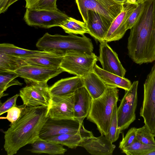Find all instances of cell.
Returning <instances> with one entry per match:
<instances>
[{
    "label": "cell",
    "instance_id": "cell-5",
    "mask_svg": "<svg viewBox=\"0 0 155 155\" xmlns=\"http://www.w3.org/2000/svg\"><path fill=\"white\" fill-rule=\"evenodd\" d=\"M84 21L87 20L88 11L98 13L111 23L122 10L124 3L114 0H75Z\"/></svg>",
    "mask_w": 155,
    "mask_h": 155
},
{
    "label": "cell",
    "instance_id": "cell-28",
    "mask_svg": "<svg viewBox=\"0 0 155 155\" xmlns=\"http://www.w3.org/2000/svg\"><path fill=\"white\" fill-rule=\"evenodd\" d=\"M122 150L123 153L127 155H148L155 150V145L142 143L136 138L131 145Z\"/></svg>",
    "mask_w": 155,
    "mask_h": 155
},
{
    "label": "cell",
    "instance_id": "cell-17",
    "mask_svg": "<svg viewBox=\"0 0 155 155\" xmlns=\"http://www.w3.org/2000/svg\"><path fill=\"white\" fill-rule=\"evenodd\" d=\"M88 34L100 43L105 41V39L111 23L98 13L89 10L85 23Z\"/></svg>",
    "mask_w": 155,
    "mask_h": 155
},
{
    "label": "cell",
    "instance_id": "cell-4",
    "mask_svg": "<svg viewBox=\"0 0 155 155\" xmlns=\"http://www.w3.org/2000/svg\"><path fill=\"white\" fill-rule=\"evenodd\" d=\"M118 92L117 87L107 85L101 96L92 99L87 120L96 125L102 135L106 136L108 133L114 107L118 101Z\"/></svg>",
    "mask_w": 155,
    "mask_h": 155
},
{
    "label": "cell",
    "instance_id": "cell-3",
    "mask_svg": "<svg viewBox=\"0 0 155 155\" xmlns=\"http://www.w3.org/2000/svg\"><path fill=\"white\" fill-rule=\"evenodd\" d=\"M36 45L41 51L63 56L72 51L88 54L93 52L91 40L84 35L80 37L72 34L64 35L46 33L39 39Z\"/></svg>",
    "mask_w": 155,
    "mask_h": 155
},
{
    "label": "cell",
    "instance_id": "cell-25",
    "mask_svg": "<svg viewBox=\"0 0 155 155\" xmlns=\"http://www.w3.org/2000/svg\"><path fill=\"white\" fill-rule=\"evenodd\" d=\"M0 52L22 58L31 55L46 54L50 52L31 50L18 47L12 44L3 43L0 44Z\"/></svg>",
    "mask_w": 155,
    "mask_h": 155
},
{
    "label": "cell",
    "instance_id": "cell-2",
    "mask_svg": "<svg viewBox=\"0 0 155 155\" xmlns=\"http://www.w3.org/2000/svg\"><path fill=\"white\" fill-rule=\"evenodd\" d=\"M48 106H25L18 119L4 134V148L8 155L16 154L21 148L38 138L48 118Z\"/></svg>",
    "mask_w": 155,
    "mask_h": 155
},
{
    "label": "cell",
    "instance_id": "cell-11",
    "mask_svg": "<svg viewBox=\"0 0 155 155\" xmlns=\"http://www.w3.org/2000/svg\"><path fill=\"white\" fill-rule=\"evenodd\" d=\"M82 124L74 118L56 120L48 117L41 130L39 137L42 139L46 140L65 134H80Z\"/></svg>",
    "mask_w": 155,
    "mask_h": 155
},
{
    "label": "cell",
    "instance_id": "cell-15",
    "mask_svg": "<svg viewBox=\"0 0 155 155\" xmlns=\"http://www.w3.org/2000/svg\"><path fill=\"white\" fill-rule=\"evenodd\" d=\"M138 5L124 2L121 12L111 23L105 39L108 43L118 41L122 38L127 30L126 23L127 19Z\"/></svg>",
    "mask_w": 155,
    "mask_h": 155
},
{
    "label": "cell",
    "instance_id": "cell-16",
    "mask_svg": "<svg viewBox=\"0 0 155 155\" xmlns=\"http://www.w3.org/2000/svg\"><path fill=\"white\" fill-rule=\"evenodd\" d=\"M78 146L94 155H111L116 147L105 136L102 135L98 137L93 136L82 139Z\"/></svg>",
    "mask_w": 155,
    "mask_h": 155
},
{
    "label": "cell",
    "instance_id": "cell-22",
    "mask_svg": "<svg viewBox=\"0 0 155 155\" xmlns=\"http://www.w3.org/2000/svg\"><path fill=\"white\" fill-rule=\"evenodd\" d=\"M82 78L84 87L92 99H96L101 96L107 88V85L93 70Z\"/></svg>",
    "mask_w": 155,
    "mask_h": 155
},
{
    "label": "cell",
    "instance_id": "cell-27",
    "mask_svg": "<svg viewBox=\"0 0 155 155\" xmlns=\"http://www.w3.org/2000/svg\"><path fill=\"white\" fill-rule=\"evenodd\" d=\"M65 32L68 34L81 35L88 33L86 23L71 17L69 18L60 26Z\"/></svg>",
    "mask_w": 155,
    "mask_h": 155
},
{
    "label": "cell",
    "instance_id": "cell-8",
    "mask_svg": "<svg viewBox=\"0 0 155 155\" xmlns=\"http://www.w3.org/2000/svg\"><path fill=\"white\" fill-rule=\"evenodd\" d=\"M143 99L140 114L145 125L153 134L155 130V63L143 85Z\"/></svg>",
    "mask_w": 155,
    "mask_h": 155
},
{
    "label": "cell",
    "instance_id": "cell-14",
    "mask_svg": "<svg viewBox=\"0 0 155 155\" xmlns=\"http://www.w3.org/2000/svg\"><path fill=\"white\" fill-rule=\"evenodd\" d=\"M74 94L65 96H51L48 117L56 120L74 118Z\"/></svg>",
    "mask_w": 155,
    "mask_h": 155
},
{
    "label": "cell",
    "instance_id": "cell-33",
    "mask_svg": "<svg viewBox=\"0 0 155 155\" xmlns=\"http://www.w3.org/2000/svg\"><path fill=\"white\" fill-rule=\"evenodd\" d=\"M25 106L23 104L21 106L13 107L7 111L6 117H1L0 119L7 120L11 122L9 125L13 124L19 118L23 108Z\"/></svg>",
    "mask_w": 155,
    "mask_h": 155
},
{
    "label": "cell",
    "instance_id": "cell-19",
    "mask_svg": "<svg viewBox=\"0 0 155 155\" xmlns=\"http://www.w3.org/2000/svg\"><path fill=\"white\" fill-rule=\"evenodd\" d=\"M83 86L82 77L76 76L60 79L49 87V89L51 96H65L73 95Z\"/></svg>",
    "mask_w": 155,
    "mask_h": 155
},
{
    "label": "cell",
    "instance_id": "cell-40",
    "mask_svg": "<svg viewBox=\"0 0 155 155\" xmlns=\"http://www.w3.org/2000/svg\"><path fill=\"white\" fill-rule=\"evenodd\" d=\"M18 0H9L6 7V11L7 10L9 6H10L13 4Z\"/></svg>",
    "mask_w": 155,
    "mask_h": 155
},
{
    "label": "cell",
    "instance_id": "cell-12",
    "mask_svg": "<svg viewBox=\"0 0 155 155\" xmlns=\"http://www.w3.org/2000/svg\"><path fill=\"white\" fill-rule=\"evenodd\" d=\"M63 72L60 68H54L28 64L19 68L14 73L23 78L26 84L31 82L45 83Z\"/></svg>",
    "mask_w": 155,
    "mask_h": 155
},
{
    "label": "cell",
    "instance_id": "cell-36",
    "mask_svg": "<svg viewBox=\"0 0 155 155\" xmlns=\"http://www.w3.org/2000/svg\"><path fill=\"white\" fill-rule=\"evenodd\" d=\"M19 94H17L7 100L3 104L0 103V115H1L13 107L17 105L16 101Z\"/></svg>",
    "mask_w": 155,
    "mask_h": 155
},
{
    "label": "cell",
    "instance_id": "cell-41",
    "mask_svg": "<svg viewBox=\"0 0 155 155\" xmlns=\"http://www.w3.org/2000/svg\"><path fill=\"white\" fill-rule=\"evenodd\" d=\"M117 2H121V3H124V2H126V0H114Z\"/></svg>",
    "mask_w": 155,
    "mask_h": 155
},
{
    "label": "cell",
    "instance_id": "cell-42",
    "mask_svg": "<svg viewBox=\"0 0 155 155\" xmlns=\"http://www.w3.org/2000/svg\"><path fill=\"white\" fill-rule=\"evenodd\" d=\"M148 155H155V150L149 153Z\"/></svg>",
    "mask_w": 155,
    "mask_h": 155
},
{
    "label": "cell",
    "instance_id": "cell-32",
    "mask_svg": "<svg viewBox=\"0 0 155 155\" xmlns=\"http://www.w3.org/2000/svg\"><path fill=\"white\" fill-rule=\"evenodd\" d=\"M144 5L143 1L138 4L136 8L134 10L126 23V29L127 31L130 29L139 18L142 11Z\"/></svg>",
    "mask_w": 155,
    "mask_h": 155
},
{
    "label": "cell",
    "instance_id": "cell-10",
    "mask_svg": "<svg viewBox=\"0 0 155 155\" xmlns=\"http://www.w3.org/2000/svg\"><path fill=\"white\" fill-rule=\"evenodd\" d=\"M20 90L19 96L23 104L27 106H49L51 100L47 83L31 82Z\"/></svg>",
    "mask_w": 155,
    "mask_h": 155
},
{
    "label": "cell",
    "instance_id": "cell-13",
    "mask_svg": "<svg viewBox=\"0 0 155 155\" xmlns=\"http://www.w3.org/2000/svg\"><path fill=\"white\" fill-rule=\"evenodd\" d=\"M99 52L98 60L104 70L125 78L126 71L120 61L117 54L107 42L104 41L100 43Z\"/></svg>",
    "mask_w": 155,
    "mask_h": 155
},
{
    "label": "cell",
    "instance_id": "cell-23",
    "mask_svg": "<svg viewBox=\"0 0 155 155\" xmlns=\"http://www.w3.org/2000/svg\"><path fill=\"white\" fill-rule=\"evenodd\" d=\"M32 148L28 150L32 153L50 155H63L67 151L63 145L40 137L31 144Z\"/></svg>",
    "mask_w": 155,
    "mask_h": 155
},
{
    "label": "cell",
    "instance_id": "cell-6",
    "mask_svg": "<svg viewBox=\"0 0 155 155\" xmlns=\"http://www.w3.org/2000/svg\"><path fill=\"white\" fill-rule=\"evenodd\" d=\"M97 61L98 57L93 52L72 51L64 56L60 68L64 71L82 77L93 70Z\"/></svg>",
    "mask_w": 155,
    "mask_h": 155
},
{
    "label": "cell",
    "instance_id": "cell-20",
    "mask_svg": "<svg viewBox=\"0 0 155 155\" xmlns=\"http://www.w3.org/2000/svg\"><path fill=\"white\" fill-rule=\"evenodd\" d=\"M63 56L49 52L44 54L31 55L21 58L28 64L58 68H60Z\"/></svg>",
    "mask_w": 155,
    "mask_h": 155
},
{
    "label": "cell",
    "instance_id": "cell-1",
    "mask_svg": "<svg viewBox=\"0 0 155 155\" xmlns=\"http://www.w3.org/2000/svg\"><path fill=\"white\" fill-rule=\"evenodd\" d=\"M137 21L130 29L127 48L129 57L141 65L155 61V0H143Z\"/></svg>",
    "mask_w": 155,
    "mask_h": 155
},
{
    "label": "cell",
    "instance_id": "cell-30",
    "mask_svg": "<svg viewBox=\"0 0 155 155\" xmlns=\"http://www.w3.org/2000/svg\"><path fill=\"white\" fill-rule=\"evenodd\" d=\"M117 103L114 105L109 125L108 133L105 137L112 143L118 139L121 133L118 127Z\"/></svg>",
    "mask_w": 155,
    "mask_h": 155
},
{
    "label": "cell",
    "instance_id": "cell-38",
    "mask_svg": "<svg viewBox=\"0 0 155 155\" xmlns=\"http://www.w3.org/2000/svg\"><path fill=\"white\" fill-rule=\"evenodd\" d=\"M26 2L25 8H31L39 0H25Z\"/></svg>",
    "mask_w": 155,
    "mask_h": 155
},
{
    "label": "cell",
    "instance_id": "cell-43",
    "mask_svg": "<svg viewBox=\"0 0 155 155\" xmlns=\"http://www.w3.org/2000/svg\"><path fill=\"white\" fill-rule=\"evenodd\" d=\"M153 134H154V137H155V130L154 132L153 133Z\"/></svg>",
    "mask_w": 155,
    "mask_h": 155
},
{
    "label": "cell",
    "instance_id": "cell-37",
    "mask_svg": "<svg viewBox=\"0 0 155 155\" xmlns=\"http://www.w3.org/2000/svg\"><path fill=\"white\" fill-rule=\"evenodd\" d=\"M9 0H0V13H4L6 10V7Z\"/></svg>",
    "mask_w": 155,
    "mask_h": 155
},
{
    "label": "cell",
    "instance_id": "cell-34",
    "mask_svg": "<svg viewBox=\"0 0 155 155\" xmlns=\"http://www.w3.org/2000/svg\"><path fill=\"white\" fill-rule=\"evenodd\" d=\"M136 128L135 127L130 128L125 137H123L120 142L119 147L121 150L131 145L136 139Z\"/></svg>",
    "mask_w": 155,
    "mask_h": 155
},
{
    "label": "cell",
    "instance_id": "cell-39",
    "mask_svg": "<svg viewBox=\"0 0 155 155\" xmlns=\"http://www.w3.org/2000/svg\"><path fill=\"white\" fill-rule=\"evenodd\" d=\"M143 0H126V2L133 4L138 5Z\"/></svg>",
    "mask_w": 155,
    "mask_h": 155
},
{
    "label": "cell",
    "instance_id": "cell-18",
    "mask_svg": "<svg viewBox=\"0 0 155 155\" xmlns=\"http://www.w3.org/2000/svg\"><path fill=\"white\" fill-rule=\"evenodd\" d=\"M92 101L91 97L84 86L77 89L74 94V117L81 124L89 114Z\"/></svg>",
    "mask_w": 155,
    "mask_h": 155
},
{
    "label": "cell",
    "instance_id": "cell-9",
    "mask_svg": "<svg viewBox=\"0 0 155 155\" xmlns=\"http://www.w3.org/2000/svg\"><path fill=\"white\" fill-rule=\"evenodd\" d=\"M138 82V81L133 82L130 89L126 91L117 108L118 127L121 132L127 129L136 120Z\"/></svg>",
    "mask_w": 155,
    "mask_h": 155
},
{
    "label": "cell",
    "instance_id": "cell-21",
    "mask_svg": "<svg viewBox=\"0 0 155 155\" xmlns=\"http://www.w3.org/2000/svg\"><path fill=\"white\" fill-rule=\"evenodd\" d=\"M93 71L106 85L119 88L126 91L130 88L132 84L129 80L104 70L96 64Z\"/></svg>",
    "mask_w": 155,
    "mask_h": 155
},
{
    "label": "cell",
    "instance_id": "cell-7",
    "mask_svg": "<svg viewBox=\"0 0 155 155\" xmlns=\"http://www.w3.org/2000/svg\"><path fill=\"white\" fill-rule=\"evenodd\" d=\"M69 17L59 9L54 11L26 8L24 19L29 26L48 28L59 27Z\"/></svg>",
    "mask_w": 155,
    "mask_h": 155
},
{
    "label": "cell",
    "instance_id": "cell-29",
    "mask_svg": "<svg viewBox=\"0 0 155 155\" xmlns=\"http://www.w3.org/2000/svg\"><path fill=\"white\" fill-rule=\"evenodd\" d=\"M18 76L15 73H3L0 74V98L8 95L4 92L13 85L21 86L22 83L16 79Z\"/></svg>",
    "mask_w": 155,
    "mask_h": 155
},
{
    "label": "cell",
    "instance_id": "cell-24",
    "mask_svg": "<svg viewBox=\"0 0 155 155\" xmlns=\"http://www.w3.org/2000/svg\"><path fill=\"white\" fill-rule=\"evenodd\" d=\"M28 64L21 58L0 52V73H14L19 68Z\"/></svg>",
    "mask_w": 155,
    "mask_h": 155
},
{
    "label": "cell",
    "instance_id": "cell-26",
    "mask_svg": "<svg viewBox=\"0 0 155 155\" xmlns=\"http://www.w3.org/2000/svg\"><path fill=\"white\" fill-rule=\"evenodd\" d=\"M82 139L80 133H68L55 136L46 140L65 146L71 149H75Z\"/></svg>",
    "mask_w": 155,
    "mask_h": 155
},
{
    "label": "cell",
    "instance_id": "cell-31",
    "mask_svg": "<svg viewBox=\"0 0 155 155\" xmlns=\"http://www.w3.org/2000/svg\"><path fill=\"white\" fill-rule=\"evenodd\" d=\"M152 133L145 125L142 127L136 128V138L142 143L155 145V140Z\"/></svg>",
    "mask_w": 155,
    "mask_h": 155
},
{
    "label": "cell",
    "instance_id": "cell-35",
    "mask_svg": "<svg viewBox=\"0 0 155 155\" xmlns=\"http://www.w3.org/2000/svg\"><path fill=\"white\" fill-rule=\"evenodd\" d=\"M57 0H39L31 8L56 11Z\"/></svg>",
    "mask_w": 155,
    "mask_h": 155
}]
</instances>
